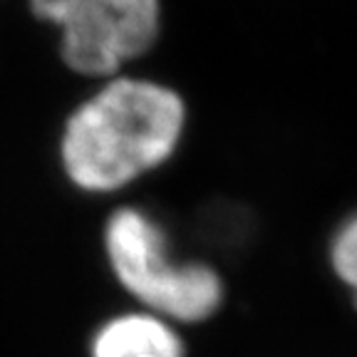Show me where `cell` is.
Wrapping results in <instances>:
<instances>
[{
  "instance_id": "277c9868",
  "label": "cell",
  "mask_w": 357,
  "mask_h": 357,
  "mask_svg": "<svg viewBox=\"0 0 357 357\" xmlns=\"http://www.w3.org/2000/svg\"><path fill=\"white\" fill-rule=\"evenodd\" d=\"M89 357H186L176 325L134 310L109 318L92 337Z\"/></svg>"
},
{
  "instance_id": "7a4b0ae2",
  "label": "cell",
  "mask_w": 357,
  "mask_h": 357,
  "mask_svg": "<svg viewBox=\"0 0 357 357\" xmlns=\"http://www.w3.org/2000/svg\"><path fill=\"white\" fill-rule=\"evenodd\" d=\"M102 245L112 275L144 312L178 325L208 320L221 307L226 293L216 268L204 261H174L167 229L146 208H114Z\"/></svg>"
},
{
  "instance_id": "5b68a950",
  "label": "cell",
  "mask_w": 357,
  "mask_h": 357,
  "mask_svg": "<svg viewBox=\"0 0 357 357\" xmlns=\"http://www.w3.org/2000/svg\"><path fill=\"white\" fill-rule=\"evenodd\" d=\"M328 261L335 278L357 298V211L347 213L335 226L328 243Z\"/></svg>"
},
{
  "instance_id": "6da1fadb",
  "label": "cell",
  "mask_w": 357,
  "mask_h": 357,
  "mask_svg": "<svg viewBox=\"0 0 357 357\" xmlns=\"http://www.w3.org/2000/svg\"><path fill=\"white\" fill-rule=\"evenodd\" d=\"M186 127L189 107L176 87L144 75H114L65 119L60 167L82 194H119L172 162Z\"/></svg>"
},
{
  "instance_id": "3957f363",
  "label": "cell",
  "mask_w": 357,
  "mask_h": 357,
  "mask_svg": "<svg viewBox=\"0 0 357 357\" xmlns=\"http://www.w3.org/2000/svg\"><path fill=\"white\" fill-rule=\"evenodd\" d=\"M38 20L60 33V57L73 73L107 79L154 50L164 0H28Z\"/></svg>"
}]
</instances>
